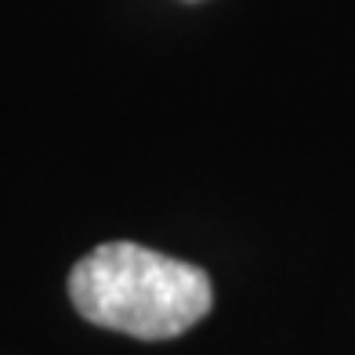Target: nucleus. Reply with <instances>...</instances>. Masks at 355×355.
<instances>
[{"instance_id":"obj_1","label":"nucleus","mask_w":355,"mask_h":355,"mask_svg":"<svg viewBox=\"0 0 355 355\" xmlns=\"http://www.w3.org/2000/svg\"><path fill=\"white\" fill-rule=\"evenodd\" d=\"M69 297L94 327L138 341H171L211 312L214 286L200 265L116 239L73 265Z\"/></svg>"}]
</instances>
